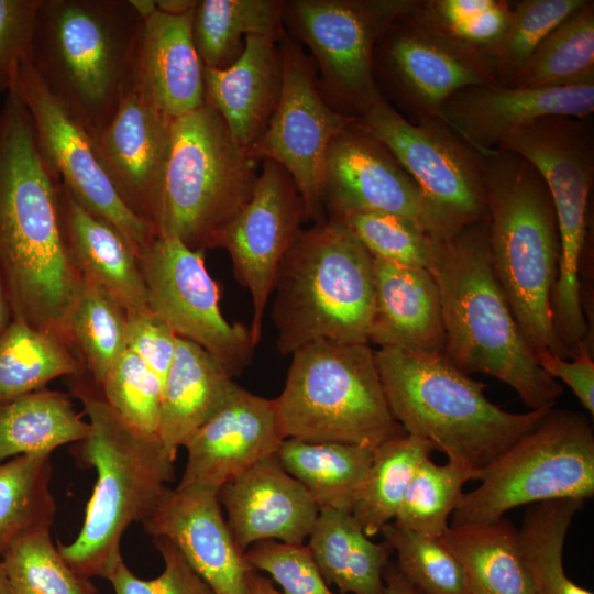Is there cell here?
<instances>
[{"label": "cell", "mask_w": 594, "mask_h": 594, "mask_svg": "<svg viewBox=\"0 0 594 594\" xmlns=\"http://www.w3.org/2000/svg\"><path fill=\"white\" fill-rule=\"evenodd\" d=\"M61 179L14 89L0 107V280L12 319L74 350L68 329L82 275L65 239Z\"/></svg>", "instance_id": "6da1fadb"}, {"label": "cell", "mask_w": 594, "mask_h": 594, "mask_svg": "<svg viewBox=\"0 0 594 594\" xmlns=\"http://www.w3.org/2000/svg\"><path fill=\"white\" fill-rule=\"evenodd\" d=\"M440 295L443 355L466 374L512 387L529 410L551 409L563 394L539 365L493 272L487 221L436 241L431 266Z\"/></svg>", "instance_id": "7a4b0ae2"}, {"label": "cell", "mask_w": 594, "mask_h": 594, "mask_svg": "<svg viewBox=\"0 0 594 594\" xmlns=\"http://www.w3.org/2000/svg\"><path fill=\"white\" fill-rule=\"evenodd\" d=\"M86 375L70 377L72 394L82 404L90 425L89 436L74 447V457L92 468L97 480L77 537L57 548L80 575L107 579L122 560L124 532L151 515L173 481L175 460L157 436L120 416Z\"/></svg>", "instance_id": "3957f363"}, {"label": "cell", "mask_w": 594, "mask_h": 594, "mask_svg": "<svg viewBox=\"0 0 594 594\" xmlns=\"http://www.w3.org/2000/svg\"><path fill=\"white\" fill-rule=\"evenodd\" d=\"M482 156L495 277L536 359L544 353L571 359L552 320L560 238L547 184L517 153L495 148Z\"/></svg>", "instance_id": "277c9868"}, {"label": "cell", "mask_w": 594, "mask_h": 594, "mask_svg": "<svg viewBox=\"0 0 594 594\" xmlns=\"http://www.w3.org/2000/svg\"><path fill=\"white\" fill-rule=\"evenodd\" d=\"M143 22L130 0H41L30 63L91 138L119 105Z\"/></svg>", "instance_id": "5b68a950"}, {"label": "cell", "mask_w": 594, "mask_h": 594, "mask_svg": "<svg viewBox=\"0 0 594 594\" xmlns=\"http://www.w3.org/2000/svg\"><path fill=\"white\" fill-rule=\"evenodd\" d=\"M374 355L391 414L403 430L432 442L447 455L462 458L476 470L550 411L517 414L502 409L485 396L484 383L470 377L443 354L380 348Z\"/></svg>", "instance_id": "8992f818"}, {"label": "cell", "mask_w": 594, "mask_h": 594, "mask_svg": "<svg viewBox=\"0 0 594 594\" xmlns=\"http://www.w3.org/2000/svg\"><path fill=\"white\" fill-rule=\"evenodd\" d=\"M273 294L282 354L320 339L369 343L373 256L343 222L327 219L300 231L279 264Z\"/></svg>", "instance_id": "52a82bcc"}, {"label": "cell", "mask_w": 594, "mask_h": 594, "mask_svg": "<svg viewBox=\"0 0 594 594\" xmlns=\"http://www.w3.org/2000/svg\"><path fill=\"white\" fill-rule=\"evenodd\" d=\"M257 164L207 102L176 119L161 182L157 235L175 237L194 251L219 248L253 196Z\"/></svg>", "instance_id": "ba28073f"}, {"label": "cell", "mask_w": 594, "mask_h": 594, "mask_svg": "<svg viewBox=\"0 0 594 594\" xmlns=\"http://www.w3.org/2000/svg\"><path fill=\"white\" fill-rule=\"evenodd\" d=\"M275 399L286 438L375 449L405 432L391 414L369 343L302 345Z\"/></svg>", "instance_id": "9c48e42d"}, {"label": "cell", "mask_w": 594, "mask_h": 594, "mask_svg": "<svg viewBox=\"0 0 594 594\" xmlns=\"http://www.w3.org/2000/svg\"><path fill=\"white\" fill-rule=\"evenodd\" d=\"M590 119L547 116L508 134L497 146L530 162L547 184L560 238L558 277L551 295L554 329L569 353L588 339L581 292L587 206L594 179Z\"/></svg>", "instance_id": "30bf717a"}, {"label": "cell", "mask_w": 594, "mask_h": 594, "mask_svg": "<svg viewBox=\"0 0 594 594\" xmlns=\"http://www.w3.org/2000/svg\"><path fill=\"white\" fill-rule=\"evenodd\" d=\"M463 493L450 525L497 520L522 505L594 495V432L587 417L550 409L530 431L487 465Z\"/></svg>", "instance_id": "8fae6325"}, {"label": "cell", "mask_w": 594, "mask_h": 594, "mask_svg": "<svg viewBox=\"0 0 594 594\" xmlns=\"http://www.w3.org/2000/svg\"><path fill=\"white\" fill-rule=\"evenodd\" d=\"M356 123L382 142L418 185L433 240H449L488 220L483 156L441 119L409 121L381 95Z\"/></svg>", "instance_id": "7c38bea8"}, {"label": "cell", "mask_w": 594, "mask_h": 594, "mask_svg": "<svg viewBox=\"0 0 594 594\" xmlns=\"http://www.w3.org/2000/svg\"><path fill=\"white\" fill-rule=\"evenodd\" d=\"M415 1H284V29L308 47L319 90L334 111L359 119L381 96L373 73L376 42Z\"/></svg>", "instance_id": "4fadbf2b"}, {"label": "cell", "mask_w": 594, "mask_h": 594, "mask_svg": "<svg viewBox=\"0 0 594 594\" xmlns=\"http://www.w3.org/2000/svg\"><path fill=\"white\" fill-rule=\"evenodd\" d=\"M420 1L388 24L373 54L380 94L386 91L382 96L388 95L413 122L441 119L444 101L461 89L499 85L491 59L437 30L421 13Z\"/></svg>", "instance_id": "5bb4252c"}, {"label": "cell", "mask_w": 594, "mask_h": 594, "mask_svg": "<svg viewBox=\"0 0 594 594\" xmlns=\"http://www.w3.org/2000/svg\"><path fill=\"white\" fill-rule=\"evenodd\" d=\"M138 261L148 308L177 337L206 350L234 378L251 365L255 345L249 327L229 322L220 309V288L194 251L175 237L157 235Z\"/></svg>", "instance_id": "9a60e30c"}, {"label": "cell", "mask_w": 594, "mask_h": 594, "mask_svg": "<svg viewBox=\"0 0 594 594\" xmlns=\"http://www.w3.org/2000/svg\"><path fill=\"white\" fill-rule=\"evenodd\" d=\"M282 56V94L268 125L248 152L257 163L271 160L294 179L305 207L306 221L321 223L327 216L321 201L324 157L331 141L356 119L334 111L322 97L310 56L286 31L278 40Z\"/></svg>", "instance_id": "2e32d148"}, {"label": "cell", "mask_w": 594, "mask_h": 594, "mask_svg": "<svg viewBox=\"0 0 594 594\" xmlns=\"http://www.w3.org/2000/svg\"><path fill=\"white\" fill-rule=\"evenodd\" d=\"M13 89L33 122L38 147L62 184L87 210L116 228L136 257L156 231L121 199L88 131L50 92L31 63L20 67Z\"/></svg>", "instance_id": "e0dca14e"}, {"label": "cell", "mask_w": 594, "mask_h": 594, "mask_svg": "<svg viewBox=\"0 0 594 594\" xmlns=\"http://www.w3.org/2000/svg\"><path fill=\"white\" fill-rule=\"evenodd\" d=\"M305 221L304 202L289 173L274 161H262L251 200L219 243L230 255L235 279L250 293L249 329L255 346L262 338L264 314L277 270Z\"/></svg>", "instance_id": "ac0fdd59"}, {"label": "cell", "mask_w": 594, "mask_h": 594, "mask_svg": "<svg viewBox=\"0 0 594 594\" xmlns=\"http://www.w3.org/2000/svg\"><path fill=\"white\" fill-rule=\"evenodd\" d=\"M321 201L327 219L341 220L355 212H386L417 222L430 235L418 185L393 153L356 120L329 144Z\"/></svg>", "instance_id": "d6986e66"}, {"label": "cell", "mask_w": 594, "mask_h": 594, "mask_svg": "<svg viewBox=\"0 0 594 594\" xmlns=\"http://www.w3.org/2000/svg\"><path fill=\"white\" fill-rule=\"evenodd\" d=\"M173 122L156 108L132 68L114 113L92 138L123 202L154 229Z\"/></svg>", "instance_id": "ffe728a7"}, {"label": "cell", "mask_w": 594, "mask_h": 594, "mask_svg": "<svg viewBox=\"0 0 594 594\" xmlns=\"http://www.w3.org/2000/svg\"><path fill=\"white\" fill-rule=\"evenodd\" d=\"M219 491L201 485L166 487L142 522L182 552L215 594H246L252 569L223 517Z\"/></svg>", "instance_id": "44dd1931"}, {"label": "cell", "mask_w": 594, "mask_h": 594, "mask_svg": "<svg viewBox=\"0 0 594 594\" xmlns=\"http://www.w3.org/2000/svg\"><path fill=\"white\" fill-rule=\"evenodd\" d=\"M286 439L276 399L235 383L222 406L184 448L186 466L178 485L220 490L228 482L277 453Z\"/></svg>", "instance_id": "7402d4cb"}, {"label": "cell", "mask_w": 594, "mask_h": 594, "mask_svg": "<svg viewBox=\"0 0 594 594\" xmlns=\"http://www.w3.org/2000/svg\"><path fill=\"white\" fill-rule=\"evenodd\" d=\"M594 85L520 88L472 86L451 95L442 121L481 155L497 148L513 131L547 116L590 119Z\"/></svg>", "instance_id": "603a6c76"}, {"label": "cell", "mask_w": 594, "mask_h": 594, "mask_svg": "<svg viewBox=\"0 0 594 594\" xmlns=\"http://www.w3.org/2000/svg\"><path fill=\"white\" fill-rule=\"evenodd\" d=\"M228 526L245 552L261 541L304 544L319 515V508L304 485L270 455L219 491Z\"/></svg>", "instance_id": "cb8c5ba5"}, {"label": "cell", "mask_w": 594, "mask_h": 594, "mask_svg": "<svg viewBox=\"0 0 594 594\" xmlns=\"http://www.w3.org/2000/svg\"><path fill=\"white\" fill-rule=\"evenodd\" d=\"M194 9L182 14L156 10L143 22L135 47L133 73L170 121L206 103L204 63L193 37Z\"/></svg>", "instance_id": "d4e9b609"}, {"label": "cell", "mask_w": 594, "mask_h": 594, "mask_svg": "<svg viewBox=\"0 0 594 594\" xmlns=\"http://www.w3.org/2000/svg\"><path fill=\"white\" fill-rule=\"evenodd\" d=\"M374 310L369 343L413 353L443 354L440 295L429 270L373 257Z\"/></svg>", "instance_id": "484cf974"}, {"label": "cell", "mask_w": 594, "mask_h": 594, "mask_svg": "<svg viewBox=\"0 0 594 594\" xmlns=\"http://www.w3.org/2000/svg\"><path fill=\"white\" fill-rule=\"evenodd\" d=\"M206 102L234 141L250 150L264 134L278 105L283 67L278 41L249 35L237 62L224 69L204 66Z\"/></svg>", "instance_id": "4316f807"}, {"label": "cell", "mask_w": 594, "mask_h": 594, "mask_svg": "<svg viewBox=\"0 0 594 594\" xmlns=\"http://www.w3.org/2000/svg\"><path fill=\"white\" fill-rule=\"evenodd\" d=\"M59 200L67 248L80 274L105 289L125 312L147 309L139 261L128 241L79 204L62 182Z\"/></svg>", "instance_id": "83f0119b"}, {"label": "cell", "mask_w": 594, "mask_h": 594, "mask_svg": "<svg viewBox=\"0 0 594 594\" xmlns=\"http://www.w3.org/2000/svg\"><path fill=\"white\" fill-rule=\"evenodd\" d=\"M235 382L198 344L178 337L163 385L157 437L176 460L178 449L222 406Z\"/></svg>", "instance_id": "f1b7e54d"}, {"label": "cell", "mask_w": 594, "mask_h": 594, "mask_svg": "<svg viewBox=\"0 0 594 594\" xmlns=\"http://www.w3.org/2000/svg\"><path fill=\"white\" fill-rule=\"evenodd\" d=\"M308 548L327 584L341 594H385L383 571L393 550L367 537L350 512L319 510Z\"/></svg>", "instance_id": "f546056e"}, {"label": "cell", "mask_w": 594, "mask_h": 594, "mask_svg": "<svg viewBox=\"0 0 594 594\" xmlns=\"http://www.w3.org/2000/svg\"><path fill=\"white\" fill-rule=\"evenodd\" d=\"M442 538L464 570L469 594H537L508 519L450 525Z\"/></svg>", "instance_id": "4dcf8cb0"}, {"label": "cell", "mask_w": 594, "mask_h": 594, "mask_svg": "<svg viewBox=\"0 0 594 594\" xmlns=\"http://www.w3.org/2000/svg\"><path fill=\"white\" fill-rule=\"evenodd\" d=\"M276 454L284 469L308 491L319 510L351 513L372 464L374 449L286 438Z\"/></svg>", "instance_id": "1f68e13d"}, {"label": "cell", "mask_w": 594, "mask_h": 594, "mask_svg": "<svg viewBox=\"0 0 594 594\" xmlns=\"http://www.w3.org/2000/svg\"><path fill=\"white\" fill-rule=\"evenodd\" d=\"M89 433V422L65 393L42 388L0 403V464L20 455H51Z\"/></svg>", "instance_id": "d6a6232c"}, {"label": "cell", "mask_w": 594, "mask_h": 594, "mask_svg": "<svg viewBox=\"0 0 594 594\" xmlns=\"http://www.w3.org/2000/svg\"><path fill=\"white\" fill-rule=\"evenodd\" d=\"M282 0H201L193 37L205 67L224 69L239 59L249 35L278 41L285 33Z\"/></svg>", "instance_id": "836d02e7"}, {"label": "cell", "mask_w": 594, "mask_h": 594, "mask_svg": "<svg viewBox=\"0 0 594 594\" xmlns=\"http://www.w3.org/2000/svg\"><path fill=\"white\" fill-rule=\"evenodd\" d=\"M85 373L81 359L53 334L12 319L0 337V403Z\"/></svg>", "instance_id": "e575fe53"}, {"label": "cell", "mask_w": 594, "mask_h": 594, "mask_svg": "<svg viewBox=\"0 0 594 594\" xmlns=\"http://www.w3.org/2000/svg\"><path fill=\"white\" fill-rule=\"evenodd\" d=\"M435 450L432 442L406 432L374 449L372 464L351 512L367 537L380 534L395 520L419 464Z\"/></svg>", "instance_id": "d590c367"}, {"label": "cell", "mask_w": 594, "mask_h": 594, "mask_svg": "<svg viewBox=\"0 0 594 594\" xmlns=\"http://www.w3.org/2000/svg\"><path fill=\"white\" fill-rule=\"evenodd\" d=\"M594 85V2L558 24L508 85L551 88Z\"/></svg>", "instance_id": "8d00e7d4"}, {"label": "cell", "mask_w": 594, "mask_h": 594, "mask_svg": "<svg viewBox=\"0 0 594 594\" xmlns=\"http://www.w3.org/2000/svg\"><path fill=\"white\" fill-rule=\"evenodd\" d=\"M584 501L562 498L528 505L518 541L537 594H593L564 572L566 532Z\"/></svg>", "instance_id": "74e56055"}, {"label": "cell", "mask_w": 594, "mask_h": 594, "mask_svg": "<svg viewBox=\"0 0 594 594\" xmlns=\"http://www.w3.org/2000/svg\"><path fill=\"white\" fill-rule=\"evenodd\" d=\"M51 479V455H20L0 464V558L20 538L51 529L57 509Z\"/></svg>", "instance_id": "f35d334b"}, {"label": "cell", "mask_w": 594, "mask_h": 594, "mask_svg": "<svg viewBox=\"0 0 594 594\" xmlns=\"http://www.w3.org/2000/svg\"><path fill=\"white\" fill-rule=\"evenodd\" d=\"M68 329L75 352L99 386L128 350L125 310L98 284L82 276Z\"/></svg>", "instance_id": "ab89813d"}, {"label": "cell", "mask_w": 594, "mask_h": 594, "mask_svg": "<svg viewBox=\"0 0 594 594\" xmlns=\"http://www.w3.org/2000/svg\"><path fill=\"white\" fill-rule=\"evenodd\" d=\"M447 457L442 465L430 457L421 461L394 522L428 536L441 537L446 532L464 484L475 480L477 472L462 458Z\"/></svg>", "instance_id": "60d3db41"}, {"label": "cell", "mask_w": 594, "mask_h": 594, "mask_svg": "<svg viewBox=\"0 0 594 594\" xmlns=\"http://www.w3.org/2000/svg\"><path fill=\"white\" fill-rule=\"evenodd\" d=\"M13 594H97V587L63 558L51 529L29 534L1 556Z\"/></svg>", "instance_id": "b9f144b4"}, {"label": "cell", "mask_w": 594, "mask_h": 594, "mask_svg": "<svg viewBox=\"0 0 594 594\" xmlns=\"http://www.w3.org/2000/svg\"><path fill=\"white\" fill-rule=\"evenodd\" d=\"M397 566L422 594H469L464 570L442 536H428L392 521L381 532Z\"/></svg>", "instance_id": "7bdbcfd3"}, {"label": "cell", "mask_w": 594, "mask_h": 594, "mask_svg": "<svg viewBox=\"0 0 594 594\" xmlns=\"http://www.w3.org/2000/svg\"><path fill=\"white\" fill-rule=\"evenodd\" d=\"M420 11L437 30L491 62L513 14L506 0H424Z\"/></svg>", "instance_id": "ee69618b"}, {"label": "cell", "mask_w": 594, "mask_h": 594, "mask_svg": "<svg viewBox=\"0 0 594 594\" xmlns=\"http://www.w3.org/2000/svg\"><path fill=\"white\" fill-rule=\"evenodd\" d=\"M587 0L512 1L509 28L492 56L497 82L508 86L541 41Z\"/></svg>", "instance_id": "f6af8a7d"}, {"label": "cell", "mask_w": 594, "mask_h": 594, "mask_svg": "<svg viewBox=\"0 0 594 594\" xmlns=\"http://www.w3.org/2000/svg\"><path fill=\"white\" fill-rule=\"evenodd\" d=\"M343 222L373 257L429 270L436 240L417 222L386 212H355Z\"/></svg>", "instance_id": "bcb514c9"}, {"label": "cell", "mask_w": 594, "mask_h": 594, "mask_svg": "<svg viewBox=\"0 0 594 594\" xmlns=\"http://www.w3.org/2000/svg\"><path fill=\"white\" fill-rule=\"evenodd\" d=\"M99 388L107 403L128 422L157 436L163 385L138 355L127 350Z\"/></svg>", "instance_id": "7dc6e473"}, {"label": "cell", "mask_w": 594, "mask_h": 594, "mask_svg": "<svg viewBox=\"0 0 594 594\" xmlns=\"http://www.w3.org/2000/svg\"><path fill=\"white\" fill-rule=\"evenodd\" d=\"M250 566L268 573L282 594H336L326 583L308 546L267 540L244 552Z\"/></svg>", "instance_id": "c3c4849f"}, {"label": "cell", "mask_w": 594, "mask_h": 594, "mask_svg": "<svg viewBox=\"0 0 594 594\" xmlns=\"http://www.w3.org/2000/svg\"><path fill=\"white\" fill-rule=\"evenodd\" d=\"M152 539L164 562L162 573L151 580L140 579L122 559L106 579L114 594H215L175 544L163 537Z\"/></svg>", "instance_id": "681fc988"}, {"label": "cell", "mask_w": 594, "mask_h": 594, "mask_svg": "<svg viewBox=\"0 0 594 594\" xmlns=\"http://www.w3.org/2000/svg\"><path fill=\"white\" fill-rule=\"evenodd\" d=\"M41 0H0V94L13 89L23 64L31 62Z\"/></svg>", "instance_id": "f907efd6"}, {"label": "cell", "mask_w": 594, "mask_h": 594, "mask_svg": "<svg viewBox=\"0 0 594 594\" xmlns=\"http://www.w3.org/2000/svg\"><path fill=\"white\" fill-rule=\"evenodd\" d=\"M177 336L150 308L125 312L127 349L138 355L162 385L173 363Z\"/></svg>", "instance_id": "816d5d0a"}, {"label": "cell", "mask_w": 594, "mask_h": 594, "mask_svg": "<svg viewBox=\"0 0 594 594\" xmlns=\"http://www.w3.org/2000/svg\"><path fill=\"white\" fill-rule=\"evenodd\" d=\"M537 361L550 377L564 382L582 406L594 415V361L590 348L583 349L571 361L550 353L539 355Z\"/></svg>", "instance_id": "f5cc1de1"}, {"label": "cell", "mask_w": 594, "mask_h": 594, "mask_svg": "<svg viewBox=\"0 0 594 594\" xmlns=\"http://www.w3.org/2000/svg\"><path fill=\"white\" fill-rule=\"evenodd\" d=\"M383 580H385V594H422L404 576L397 564H392L389 561L384 568Z\"/></svg>", "instance_id": "db71d44e"}, {"label": "cell", "mask_w": 594, "mask_h": 594, "mask_svg": "<svg viewBox=\"0 0 594 594\" xmlns=\"http://www.w3.org/2000/svg\"><path fill=\"white\" fill-rule=\"evenodd\" d=\"M246 594H282L272 581L258 571L251 569L246 578Z\"/></svg>", "instance_id": "11a10c76"}, {"label": "cell", "mask_w": 594, "mask_h": 594, "mask_svg": "<svg viewBox=\"0 0 594 594\" xmlns=\"http://www.w3.org/2000/svg\"><path fill=\"white\" fill-rule=\"evenodd\" d=\"M197 0H160L156 1L157 10L170 13V14H182L193 10Z\"/></svg>", "instance_id": "9f6ffc18"}, {"label": "cell", "mask_w": 594, "mask_h": 594, "mask_svg": "<svg viewBox=\"0 0 594 594\" xmlns=\"http://www.w3.org/2000/svg\"><path fill=\"white\" fill-rule=\"evenodd\" d=\"M12 320V312L7 294L0 280V337Z\"/></svg>", "instance_id": "6f0895ef"}, {"label": "cell", "mask_w": 594, "mask_h": 594, "mask_svg": "<svg viewBox=\"0 0 594 594\" xmlns=\"http://www.w3.org/2000/svg\"><path fill=\"white\" fill-rule=\"evenodd\" d=\"M130 2L144 21L157 10L155 0H130Z\"/></svg>", "instance_id": "680465c9"}, {"label": "cell", "mask_w": 594, "mask_h": 594, "mask_svg": "<svg viewBox=\"0 0 594 594\" xmlns=\"http://www.w3.org/2000/svg\"><path fill=\"white\" fill-rule=\"evenodd\" d=\"M0 594H13L6 569L0 559Z\"/></svg>", "instance_id": "91938a15"}]
</instances>
